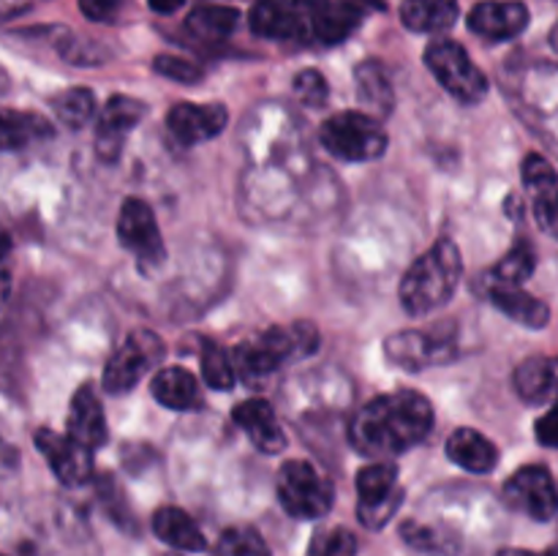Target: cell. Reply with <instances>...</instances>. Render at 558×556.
I'll return each mask as SVG.
<instances>
[{"label":"cell","mask_w":558,"mask_h":556,"mask_svg":"<svg viewBox=\"0 0 558 556\" xmlns=\"http://www.w3.org/2000/svg\"><path fill=\"white\" fill-rule=\"evenodd\" d=\"M434 428V407L423 392L398 390L371 398L349 423L354 450L374 461H387L417 447Z\"/></svg>","instance_id":"6da1fadb"},{"label":"cell","mask_w":558,"mask_h":556,"mask_svg":"<svg viewBox=\"0 0 558 556\" xmlns=\"http://www.w3.org/2000/svg\"><path fill=\"white\" fill-rule=\"evenodd\" d=\"M463 276L461 249L441 238L414 262L401 281V305L409 316H428L445 309Z\"/></svg>","instance_id":"7a4b0ae2"},{"label":"cell","mask_w":558,"mask_h":556,"mask_svg":"<svg viewBox=\"0 0 558 556\" xmlns=\"http://www.w3.org/2000/svg\"><path fill=\"white\" fill-rule=\"evenodd\" d=\"M319 349V330L311 322H292L287 327H267L259 336L243 341L232 352L234 376L248 385L267 379L289 360L308 358Z\"/></svg>","instance_id":"3957f363"},{"label":"cell","mask_w":558,"mask_h":556,"mask_svg":"<svg viewBox=\"0 0 558 556\" xmlns=\"http://www.w3.org/2000/svg\"><path fill=\"white\" fill-rule=\"evenodd\" d=\"M319 142L341 161H376L385 156L390 140L374 114L347 109L322 123Z\"/></svg>","instance_id":"277c9868"},{"label":"cell","mask_w":558,"mask_h":556,"mask_svg":"<svg viewBox=\"0 0 558 556\" xmlns=\"http://www.w3.org/2000/svg\"><path fill=\"white\" fill-rule=\"evenodd\" d=\"M276 494L283 510L300 521H316V518L327 516L336 501V488L330 480L300 458L287 461L278 469Z\"/></svg>","instance_id":"5b68a950"},{"label":"cell","mask_w":558,"mask_h":556,"mask_svg":"<svg viewBox=\"0 0 558 556\" xmlns=\"http://www.w3.org/2000/svg\"><path fill=\"white\" fill-rule=\"evenodd\" d=\"M425 65L461 104H480L488 96V76L474 65L466 49L452 38H436L425 49Z\"/></svg>","instance_id":"8992f818"},{"label":"cell","mask_w":558,"mask_h":556,"mask_svg":"<svg viewBox=\"0 0 558 556\" xmlns=\"http://www.w3.org/2000/svg\"><path fill=\"white\" fill-rule=\"evenodd\" d=\"M163 358V341L153 330H134L125 343H120L118 352L109 358L107 368H104V390L109 396H123L131 392L153 365L161 363Z\"/></svg>","instance_id":"52a82bcc"},{"label":"cell","mask_w":558,"mask_h":556,"mask_svg":"<svg viewBox=\"0 0 558 556\" xmlns=\"http://www.w3.org/2000/svg\"><path fill=\"white\" fill-rule=\"evenodd\" d=\"M357 518L365 529L379 532L387 527L403 501V488L398 483V467L387 461H376L360 469L357 474Z\"/></svg>","instance_id":"ba28073f"},{"label":"cell","mask_w":558,"mask_h":556,"mask_svg":"<svg viewBox=\"0 0 558 556\" xmlns=\"http://www.w3.org/2000/svg\"><path fill=\"white\" fill-rule=\"evenodd\" d=\"M118 238L120 245L129 249L145 270H156V267H161L167 262V245H163L156 213L140 196H129L120 205Z\"/></svg>","instance_id":"9c48e42d"},{"label":"cell","mask_w":558,"mask_h":556,"mask_svg":"<svg viewBox=\"0 0 558 556\" xmlns=\"http://www.w3.org/2000/svg\"><path fill=\"white\" fill-rule=\"evenodd\" d=\"M385 354L392 365L423 371L428 365L456 358V330H401L385 341Z\"/></svg>","instance_id":"30bf717a"},{"label":"cell","mask_w":558,"mask_h":556,"mask_svg":"<svg viewBox=\"0 0 558 556\" xmlns=\"http://www.w3.org/2000/svg\"><path fill=\"white\" fill-rule=\"evenodd\" d=\"M505 501L512 510L534 518V521H550L558 516V488L554 474L539 463L523 467L505 483Z\"/></svg>","instance_id":"8fae6325"},{"label":"cell","mask_w":558,"mask_h":556,"mask_svg":"<svg viewBox=\"0 0 558 556\" xmlns=\"http://www.w3.org/2000/svg\"><path fill=\"white\" fill-rule=\"evenodd\" d=\"M33 442H36L38 452L47 458L54 478L63 485L80 488V485H85L93 478V450L71 439L69 434H58L52 428H38Z\"/></svg>","instance_id":"7c38bea8"},{"label":"cell","mask_w":558,"mask_h":556,"mask_svg":"<svg viewBox=\"0 0 558 556\" xmlns=\"http://www.w3.org/2000/svg\"><path fill=\"white\" fill-rule=\"evenodd\" d=\"M147 114V104L131 96H112L104 104L96 125V150L104 161H118L123 153V142L142 118Z\"/></svg>","instance_id":"4fadbf2b"},{"label":"cell","mask_w":558,"mask_h":556,"mask_svg":"<svg viewBox=\"0 0 558 556\" xmlns=\"http://www.w3.org/2000/svg\"><path fill=\"white\" fill-rule=\"evenodd\" d=\"M229 123V112L223 104H191L180 101L167 112V129L174 136V142L191 147L199 142L213 140L221 134Z\"/></svg>","instance_id":"5bb4252c"},{"label":"cell","mask_w":558,"mask_h":556,"mask_svg":"<svg viewBox=\"0 0 558 556\" xmlns=\"http://www.w3.org/2000/svg\"><path fill=\"white\" fill-rule=\"evenodd\" d=\"M523 185L532 196L534 218L539 227L558 240V172L539 153L523 158Z\"/></svg>","instance_id":"9a60e30c"},{"label":"cell","mask_w":558,"mask_h":556,"mask_svg":"<svg viewBox=\"0 0 558 556\" xmlns=\"http://www.w3.org/2000/svg\"><path fill=\"white\" fill-rule=\"evenodd\" d=\"M529 9L521 0H483L469 14V31L485 41H510L529 27Z\"/></svg>","instance_id":"2e32d148"},{"label":"cell","mask_w":558,"mask_h":556,"mask_svg":"<svg viewBox=\"0 0 558 556\" xmlns=\"http://www.w3.org/2000/svg\"><path fill=\"white\" fill-rule=\"evenodd\" d=\"M65 434L85 445L87 450H98L109 439L107 414H104L101 398L90 385H82L74 392L69 407V420H65Z\"/></svg>","instance_id":"e0dca14e"},{"label":"cell","mask_w":558,"mask_h":556,"mask_svg":"<svg viewBox=\"0 0 558 556\" xmlns=\"http://www.w3.org/2000/svg\"><path fill=\"white\" fill-rule=\"evenodd\" d=\"M232 420L248 434L256 450H262L265 456H278L287 447V434H283L276 412L265 398H248V401L238 403Z\"/></svg>","instance_id":"ac0fdd59"},{"label":"cell","mask_w":558,"mask_h":556,"mask_svg":"<svg viewBox=\"0 0 558 556\" xmlns=\"http://www.w3.org/2000/svg\"><path fill=\"white\" fill-rule=\"evenodd\" d=\"M251 31L262 38H303L308 36V22L305 16L294 9L292 3H281V0H259L251 9Z\"/></svg>","instance_id":"d6986e66"},{"label":"cell","mask_w":558,"mask_h":556,"mask_svg":"<svg viewBox=\"0 0 558 556\" xmlns=\"http://www.w3.org/2000/svg\"><path fill=\"white\" fill-rule=\"evenodd\" d=\"M363 11L354 3L343 0V3H330V0H319L314 9L308 11L305 22H308V33L322 44H338L354 33L360 25Z\"/></svg>","instance_id":"ffe728a7"},{"label":"cell","mask_w":558,"mask_h":556,"mask_svg":"<svg viewBox=\"0 0 558 556\" xmlns=\"http://www.w3.org/2000/svg\"><path fill=\"white\" fill-rule=\"evenodd\" d=\"M52 136V125L41 114L25 109H0V156L41 145Z\"/></svg>","instance_id":"44dd1931"},{"label":"cell","mask_w":558,"mask_h":556,"mask_svg":"<svg viewBox=\"0 0 558 556\" xmlns=\"http://www.w3.org/2000/svg\"><path fill=\"white\" fill-rule=\"evenodd\" d=\"M447 458L472 474H488L499 463V447L480 431L458 428L447 439Z\"/></svg>","instance_id":"7402d4cb"},{"label":"cell","mask_w":558,"mask_h":556,"mask_svg":"<svg viewBox=\"0 0 558 556\" xmlns=\"http://www.w3.org/2000/svg\"><path fill=\"white\" fill-rule=\"evenodd\" d=\"M515 392L529 403H548L558 398V358H529L515 368Z\"/></svg>","instance_id":"603a6c76"},{"label":"cell","mask_w":558,"mask_h":556,"mask_svg":"<svg viewBox=\"0 0 558 556\" xmlns=\"http://www.w3.org/2000/svg\"><path fill=\"white\" fill-rule=\"evenodd\" d=\"M153 396L161 407L174 409V412H189L202 403L199 382L191 371L180 368V365H167L153 379Z\"/></svg>","instance_id":"cb8c5ba5"},{"label":"cell","mask_w":558,"mask_h":556,"mask_svg":"<svg viewBox=\"0 0 558 556\" xmlns=\"http://www.w3.org/2000/svg\"><path fill=\"white\" fill-rule=\"evenodd\" d=\"M153 532L161 543H167L174 551H205L207 540L202 529L196 527L194 518L180 507H161L153 516Z\"/></svg>","instance_id":"d4e9b609"},{"label":"cell","mask_w":558,"mask_h":556,"mask_svg":"<svg viewBox=\"0 0 558 556\" xmlns=\"http://www.w3.org/2000/svg\"><path fill=\"white\" fill-rule=\"evenodd\" d=\"M488 298L496 309L505 316H510L512 322L523 327H532V330H543L550 319V309L537 300L534 294L523 292L521 287H488Z\"/></svg>","instance_id":"484cf974"},{"label":"cell","mask_w":558,"mask_h":556,"mask_svg":"<svg viewBox=\"0 0 558 556\" xmlns=\"http://www.w3.org/2000/svg\"><path fill=\"white\" fill-rule=\"evenodd\" d=\"M458 0H403L401 22L414 33H441L456 25Z\"/></svg>","instance_id":"4316f807"},{"label":"cell","mask_w":558,"mask_h":556,"mask_svg":"<svg viewBox=\"0 0 558 556\" xmlns=\"http://www.w3.org/2000/svg\"><path fill=\"white\" fill-rule=\"evenodd\" d=\"M354 82H357V98L360 104L368 107V114H390L392 104H396V93H392V82L387 76V69L376 60H365L354 71Z\"/></svg>","instance_id":"83f0119b"},{"label":"cell","mask_w":558,"mask_h":556,"mask_svg":"<svg viewBox=\"0 0 558 556\" xmlns=\"http://www.w3.org/2000/svg\"><path fill=\"white\" fill-rule=\"evenodd\" d=\"M534 270H537L534 245L521 240L490 267V273L485 276V287H523L534 276Z\"/></svg>","instance_id":"f1b7e54d"},{"label":"cell","mask_w":558,"mask_h":556,"mask_svg":"<svg viewBox=\"0 0 558 556\" xmlns=\"http://www.w3.org/2000/svg\"><path fill=\"white\" fill-rule=\"evenodd\" d=\"M238 22V9H229V5H199V9L191 11L185 25H189L194 36L205 38V41H223L227 36H232Z\"/></svg>","instance_id":"f546056e"},{"label":"cell","mask_w":558,"mask_h":556,"mask_svg":"<svg viewBox=\"0 0 558 556\" xmlns=\"http://www.w3.org/2000/svg\"><path fill=\"white\" fill-rule=\"evenodd\" d=\"M401 537L403 543L412 545L420 554H434V556H450L458 554L461 543L452 532L441 527H430L423 521H403L401 523Z\"/></svg>","instance_id":"4dcf8cb0"},{"label":"cell","mask_w":558,"mask_h":556,"mask_svg":"<svg viewBox=\"0 0 558 556\" xmlns=\"http://www.w3.org/2000/svg\"><path fill=\"white\" fill-rule=\"evenodd\" d=\"M202 376H205V382L213 390H229V387H234L238 376H234L232 354L221 343L205 341V347H202Z\"/></svg>","instance_id":"1f68e13d"},{"label":"cell","mask_w":558,"mask_h":556,"mask_svg":"<svg viewBox=\"0 0 558 556\" xmlns=\"http://www.w3.org/2000/svg\"><path fill=\"white\" fill-rule=\"evenodd\" d=\"M54 112L69 129H80L96 112V96H93L90 87H71L54 98Z\"/></svg>","instance_id":"d6a6232c"},{"label":"cell","mask_w":558,"mask_h":556,"mask_svg":"<svg viewBox=\"0 0 558 556\" xmlns=\"http://www.w3.org/2000/svg\"><path fill=\"white\" fill-rule=\"evenodd\" d=\"M216 556H270V548L254 527H229L218 537Z\"/></svg>","instance_id":"836d02e7"},{"label":"cell","mask_w":558,"mask_h":556,"mask_svg":"<svg viewBox=\"0 0 558 556\" xmlns=\"http://www.w3.org/2000/svg\"><path fill=\"white\" fill-rule=\"evenodd\" d=\"M153 71L167 76V80L180 82V85H196V82H202V76H205V69H202V65H196L194 60L189 58H180V55H158V58L153 60Z\"/></svg>","instance_id":"e575fe53"},{"label":"cell","mask_w":558,"mask_h":556,"mask_svg":"<svg viewBox=\"0 0 558 556\" xmlns=\"http://www.w3.org/2000/svg\"><path fill=\"white\" fill-rule=\"evenodd\" d=\"M308 556H357V537L349 529H330L325 534H316Z\"/></svg>","instance_id":"d590c367"},{"label":"cell","mask_w":558,"mask_h":556,"mask_svg":"<svg viewBox=\"0 0 558 556\" xmlns=\"http://www.w3.org/2000/svg\"><path fill=\"white\" fill-rule=\"evenodd\" d=\"M294 93H298V98L305 104V107H322V104L327 101L330 87H327V80L319 74V71L305 69L294 76Z\"/></svg>","instance_id":"8d00e7d4"},{"label":"cell","mask_w":558,"mask_h":556,"mask_svg":"<svg viewBox=\"0 0 558 556\" xmlns=\"http://www.w3.org/2000/svg\"><path fill=\"white\" fill-rule=\"evenodd\" d=\"M534 434H537L539 445L550 447V450H558V401L537 420Z\"/></svg>","instance_id":"74e56055"},{"label":"cell","mask_w":558,"mask_h":556,"mask_svg":"<svg viewBox=\"0 0 558 556\" xmlns=\"http://www.w3.org/2000/svg\"><path fill=\"white\" fill-rule=\"evenodd\" d=\"M118 5H120V0H80L82 14L93 22L109 20V16L118 11Z\"/></svg>","instance_id":"f35d334b"},{"label":"cell","mask_w":558,"mask_h":556,"mask_svg":"<svg viewBox=\"0 0 558 556\" xmlns=\"http://www.w3.org/2000/svg\"><path fill=\"white\" fill-rule=\"evenodd\" d=\"M147 5H150L156 14H174V11L183 9L185 0H147Z\"/></svg>","instance_id":"ab89813d"},{"label":"cell","mask_w":558,"mask_h":556,"mask_svg":"<svg viewBox=\"0 0 558 556\" xmlns=\"http://www.w3.org/2000/svg\"><path fill=\"white\" fill-rule=\"evenodd\" d=\"M496 556H558V545L543 551V554H537V551H523V548H501Z\"/></svg>","instance_id":"60d3db41"},{"label":"cell","mask_w":558,"mask_h":556,"mask_svg":"<svg viewBox=\"0 0 558 556\" xmlns=\"http://www.w3.org/2000/svg\"><path fill=\"white\" fill-rule=\"evenodd\" d=\"M9 292H11V270L9 267H0V309H3L5 300H9Z\"/></svg>","instance_id":"b9f144b4"},{"label":"cell","mask_w":558,"mask_h":556,"mask_svg":"<svg viewBox=\"0 0 558 556\" xmlns=\"http://www.w3.org/2000/svg\"><path fill=\"white\" fill-rule=\"evenodd\" d=\"M11 234L5 232L3 227H0V267H9L5 262H9V254H11Z\"/></svg>","instance_id":"7bdbcfd3"},{"label":"cell","mask_w":558,"mask_h":556,"mask_svg":"<svg viewBox=\"0 0 558 556\" xmlns=\"http://www.w3.org/2000/svg\"><path fill=\"white\" fill-rule=\"evenodd\" d=\"M550 47H554L556 49V52H558V22H556V25H554V31H550Z\"/></svg>","instance_id":"ee69618b"},{"label":"cell","mask_w":558,"mask_h":556,"mask_svg":"<svg viewBox=\"0 0 558 556\" xmlns=\"http://www.w3.org/2000/svg\"><path fill=\"white\" fill-rule=\"evenodd\" d=\"M163 556H183V554H163Z\"/></svg>","instance_id":"f6af8a7d"},{"label":"cell","mask_w":558,"mask_h":556,"mask_svg":"<svg viewBox=\"0 0 558 556\" xmlns=\"http://www.w3.org/2000/svg\"><path fill=\"white\" fill-rule=\"evenodd\" d=\"M0 556H3V554H0Z\"/></svg>","instance_id":"bcb514c9"}]
</instances>
